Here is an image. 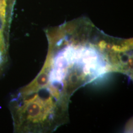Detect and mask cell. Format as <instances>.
<instances>
[{
  "mask_svg": "<svg viewBox=\"0 0 133 133\" xmlns=\"http://www.w3.org/2000/svg\"><path fill=\"white\" fill-rule=\"evenodd\" d=\"M51 97L35 92H19L11 101L14 128L19 132L44 131L54 128L53 120L57 116L61 105Z\"/></svg>",
  "mask_w": 133,
  "mask_h": 133,
  "instance_id": "2",
  "label": "cell"
},
{
  "mask_svg": "<svg viewBox=\"0 0 133 133\" xmlns=\"http://www.w3.org/2000/svg\"><path fill=\"white\" fill-rule=\"evenodd\" d=\"M14 0H0V73L8 62L9 33Z\"/></svg>",
  "mask_w": 133,
  "mask_h": 133,
  "instance_id": "3",
  "label": "cell"
},
{
  "mask_svg": "<svg viewBox=\"0 0 133 133\" xmlns=\"http://www.w3.org/2000/svg\"><path fill=\"white\" fill-rule=\"evenodd\" d=\"M121 59L93 45L68 44L53 53L41 71L46 84L68 97L78 88L111 71Z\"/></svg>",
  "mask_w": 133,
  "mask_h": 133,
  "instance_id": "1",
  "label": "cell"
}]
</instances>
